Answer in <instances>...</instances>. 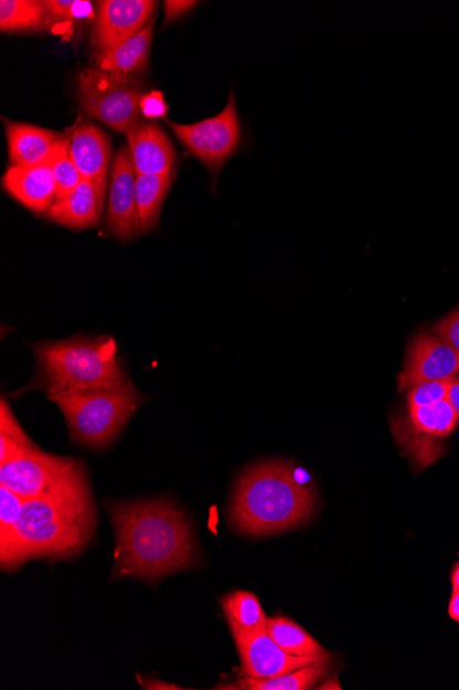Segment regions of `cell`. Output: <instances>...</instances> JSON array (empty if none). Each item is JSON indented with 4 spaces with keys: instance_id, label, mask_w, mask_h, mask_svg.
<instances>
[{
    "instance_id": "cell-1",
    "label": "cell",
    "mask_w": 459,
    "mask_h": 690,
    "mask_svg": "<svg viewBox=\"0 0 459 690\" xmlns=\"http://www.w3.org/2000/svg\"><path fill=\"white\" fill-rule=\"evenodd\" d=\"M116 535L115 577L156 581L198 562L192 524L170 499L109 502Z\"/></svg>"
},
{
    "instance_id": "cell-2",
    "label": "cell",
    "mask_w": 459,
    "mask_h": 690,
    "mask_svg": "<svg viewBox=\"0 0 459 690\" xmlns=\"http://www.w3.org/2000/svg\"><path fill=\"white\" fill-rule=\"evenodd\" d=\"M97 528V509L84 466L53 492L26 499L0 565L14 571L33 559L82 553Z\"/></svg>"
},
{
    "instance_id": "cell-3",
    "label": "cell",
    "mask_w": 459,
    "mask_h": 690,
    "mask_svg": "<svg viewBox=\"0 0 459 690\" xmlns=\"http://www.w3.org/2000/svg\"><path fill=\"white\" fill-rule=\"evenodd\" d=\"M316 503V489L300 482L292 461L268 460L239 477L230 519L245 535H274L305 526Z\"/></svg>"
},
{
    "instance_id": "cell-4",
    "label": "cell",
    "mask_w": 459,
    "mask_h": 690,
    "mask_svg": "<svg viewBox=\"0 0 459 690\" xmlns=\"http://www.w3.org/2000/svg\"><path fill=\"white\" fill-rule=\"evenodd\" d=\"M38 360L36 383L47 396L95 391L128 381L114 338L76 337L33 347Z\"/></svg>"
},
{
    "instance_id": "cell-5",
    "label": "cell",
    "mask_w": 459,
    "mask_h": 690,
    "mask_svg": "<svg viewBox=\"0 0 459 690\" xmlns=\"http://www.w3.org/2000/svg\"><path fill=\"white\" fill-rule=\"evenodd\" d=\"M49 399L63 411L71 437L97 449L109 447L143 403L130 380L114 388L53 394Z\"/></svg>"
},
{
    "instance_id": "cell-6",
    "label": "cell",
    "mask_w": 459,
    "mask_h": 690,
    "mask_svg": "<svg viewBox=\"0 0 459 690\" xmlns=\"http://www.w3.org/2000/svg\"><path fill=\"white\" fill-rule=\"evenodd\" d=\"M77 85L84 113L110 129L127 135L141 121L139 115L145 93L132 76L117 75L97 66L82 71Z\"/></svg>"
},
{
    "instance_id": "cell-7",
    "label": "cell",
    "mask_w": 459,
    "mask_h": 690,
    "mask_svg": "<svg viewBox=\"0 0 459 690\" xmlns=\"http://www.w3.org/2000/svg\"><path fill=\"white\" fill-rule=\"evenodd\" d=\"M175 132L179 141L203 161L212 174H217L223 164L237 152L243 138L241 132L237 102L234 93H230L226 108L214 118L194 125H178L166 120Z\"/></svg>"
},
{
    "instance_id": "cell-8",
    "label": "cell",
    "mask_w": 459,
    "mask_h": 690,
    "mask_svg": "<svg viewBox=\"0 0 459 690\" xmlns=\"http://www.w3.org/2000/svg\"><path fill=\"white\" fill-rule=\"evenodd\" d=\"M82 466L76 459L39 448L25 450L0 464V484L24 499H33L53 492Z\"/></svg>"
},
{
    "instance_id": "cell-9",
    "label": "cell",
    "mask_w": 459,
    "mask_h": 690,
    "mask_svg": "<svg viewBox=\"0 0 459 690\" xmlns=\"http://www.w3.org/2000/svg\"><path fill=\"white\" fill-rule=\"evenodd\" d=\"M152 0H103L98 3L94 47L98 60L149 25L156 10Z\"/></svg>"
},
{
    "instance_id": "cell-10",
    "label": "cell",
    "mask_w": 459,
    "mask_h": 690,
    "mask_svg": "<svg viewBox=\"0 0 459 690\" xmlns=\"http://www.w3.org/2000/svg\"><path fill=\"white\" fill-rule=\"evenodd\" d=\"M233 637L237 645L243 676L256 680L288 675L319 660L285 652L274 643L267 627L254 633L233 631Z\"/></svg>"
},
{
    "instance_id": "cell-11",
    "label": "cell",
    "mask_w": 459,
    "mask_h": 690,
    "mask_svg": "<svg viewBox=\"0 0 459 690\" xmlns=\"http://www.w3.org/2000/svg\"><path fill=\"white\" fill-rule=\"evenodd\" d=\"M458 372L459 355L455 350L433 333H419L408 344L405 369L397 383L399 391H408L419 383L452 380Z\"/></svg>"
},
{
    "instance_id": "cell-12",
    "label": "cell",
    "mask_w": 459,
    "mask_h": 690,
    "mask_svg": "<svg viewBox=\"0 0 459 690\" xmlns=\"http://www.w3.org/2000/svg\"><path fill=\"white\" fill-rule=\"evenodd\" d=\"M137 174L128 145L116 155L111 167L108 216L106 225L116 237L131 241L141 233L136 200Z\"/></svg>"
},
{
    "instance_id": "cell-13",
    "label": "cell",
    "mask_w": 459,
    "mask_h": 690,
    "mask_svg": "<svg viewBox=\"0 0 459 690\" xmlns=\"http://www.w3.org/2000/svg\"><path fill=\"white\" fill-rule=\"evenodd\" d=\"M65 139V138H64ZM61 141L52 158L33 167H10L4 172L2 185L4 191L17 202L36 214L47 213L57 200V182H55L54 163L58 158Z\"/></svg>"
},
{
    "instance_id": "cell-14",
    "label": "cell",
    "mask_w": 459,
    "mask_h": 690,
    "mask_svg": "<svg viewBox=\"0 0 459 690\" xmlns=\"http://www.w3.org/2000/svg\"><path fill=\"white\" fill-rule=\"evenodd\" d=\"M70 153L83 180L93 182L98 202L104 205L110 163L108 137L94 125L78 126L70 137Z\"/></svg>"
},
{
    "instance_id": "cell-15",
    "label": "cell",
    "mask_w": 459,
    "mask_h": 690,
    "mask_svg": "<svg viewBox=\"0 0 459 690\" xmlns=\"http://www.w3.org/2000/svg\"><path fill=\"white\" fill-rule=\"evenodd\" d=\"M126 136L137 176H162L173 170L175 149L159 125L139 121Z\"/></svg>"
},
{
    "instance_id": "cell-16",
    "label": "cell",
    "mask_w": 459,
    "mask_h": 690,
    "mask_svg": "<svg viewBox=\"0 0 459 690\" xmlns=\"http://www.w3.org/2000/svg\"><path fill=\"white\" fill-rule=\"evenodd\" d=\"M11 167H33L52 158L64 138L41 127L4 119Z\"/></svg>"
},
{
    "instance_id": "cell-17",
    "label": "cell",
    "mask_w": 459,
    "mask_h": 690,
    "mask_svg": "<svg viewBox=\"0 0 459 690\" xmlns=\"http://www.w3.org/2000/svg\"><path fill=\"white\" fill-rule=\"evenodd\" d=\"M100 213L103 205L98 202L93 182L83 180L74 192L55 202L46 215L60 225L83 231L98 226Z\"/></svg>"
},
{
    "instance_id": "cell-18",
    "label": "cell",
    "mask_w": 459,
    "mask_h": 690,
    "mask_svg": "<svg viewBox=\"0 0 459 690\" xmlns=\"http://www.w3.org/2000/svg\"><path fill=\"white\" fill-rule=\"evenodd\" d=\"M152 41L153 24H149L138 35L128 39L100 59L99 68L122 76L141 74L148 68Z\"/></svg>"
},
{
    "instance_id": "cell-19",
    "label": "cell",
    "mask_w": 459,
    "mask_h": 690,
    "mask_svg": "<svg viewBox=\"0 0 459 690\" xmlns=\"http://www.w3.org/2000/svg\"><path fill=\"white\" fill-rule=\"evenodd\" d=\"M173 170L162 176H137L136 200L141 233H149L159 224L162 204L170 192Z\"/></svg>"
},
{
    "instance_id": "cell-20",
    "label": "cell",
    "mask_w": 459,
    "mask_h": 690,
    "mask_svg": "<svg viewBox=\"0 0 459 690\" xmlns=\"http://www.w3.org/2000/svg\"><path fill=\"white\" fill-rule=\"evenodd\" d=\"M267 631L274 643L285 652L301 658H328L329 654L322 645L312 638L298 623L288 617H271L267 622Z\"/></svg>"
},
{
    "instance_id": "cell-21",
    "label": "cell",
    "mask_w": 459,
    "mask_h": 690,
    "mask_svg": "<svg viewBox=\"0 0 459 690\" xmlns=\"http://www.w3.org/2000/svg\"><path fill=\"white\" fill-rule=\"evenodd\" d=\"M46 2L38 0H2L0 30L2 32L41 31L49 25Z\"/></svg>"
},
{
    "instance_id": "cell-22",
    "label": "cell",
    "mask_w": 459,
    "mask_h": 690,
    "mask_svg": "<svg viewBox=\"0 0 459 690\" xmlns=\"http://www.w3.org/2000/svg\"><path fill=\"white\" fill-rule=\"evenodd\" d=\"M230 630L254 633L267 627L268 617L259 598L249 592H234L222 599Z\"/></svg>"
},
{
    "instance_id": "cell-23",
    "label": "cell",
    "mask_w": 459,
    "mask_h": 690,
    "mask_svg": "<svg viewBox=\"0 0 459 690\" xmlns=\"http://www.w3.org/2000/svg\"><path fill=\"white\" fill-rule=\"evenodd\" d=\"M328 660L329 658L319 659L288 675L268 678V680L244 677L239 680L238 687L249 690H308L316 687L318 681L328 675Z\"/></svg>"
},
{
    "instance_id": "cell-24",
    "label": "cell",
    "mask_w": 459,
    "mask_h": 690,
    "mask_svg": "<svg viewBox=\"0 0 459 690\" xmlns=\"http://www.w3.org/2000/svg\"><path fill=\"white\" fill-rule=\"evenodd\" d=\"M36 445L22 431L9 404L2 400L0 404V464L25 450L36 449Z\"/></svg>"
},
{
    "instance_id": "cell-25",
    "label": "cell",
    "mask_w": 459,
    "mask_h": 690,
    "mask_svg": "<svg viewBox=\"0 0 459 690\" xmlns=\"http://www.w3.org/2000/svg\"><path fill=\"white\" fill-rule=\"evenodd\" d=\"M25 500L11 489L0 487V552L9 546L13 538Z\"/></svg>"
},
{
    "instance_id": "cell-26",
    "label": "cell",
    "mask_w": 459,
    "mask_h": 690,
    "mask_svg": "<svg viewBox=\"0 0 459 690\" xmlns=\"http://www.w3.org/2000/svg\"><path fill=\"white\" fill-rule=\"evenodd\" d=\"M55 182H57V200L68 197L81 185L83 178L70 153V139H64L58 158L54 163Z\"/></svg>"
},
{
    "instance_id": "cell-27",
    "label": "cell",
    "mask_w": 459,
    "mask_h": 690,
    "mask_svg": "<svg viewBox=\"0 0 459 690\" xmlns=\"http://www.w3.org/2000/svg\"><path fill=\"white\" fill-rule=\"evenodd\" d=\"M452 380L424 382L408 389V407H423V405L444 402L449 396Z\"/></svg>"
},
{
    "instance_id": "cell-28",
    "label": "cell",
    "mask_w": 459,
    "mask_h": 690,
    "mask_svg": "<svg viewBox=\"0 0 459 690\" xmlns=\"http://www.w3.org/2000/svg\"><path fill=\"white\" fill-rule=\"evenodd\" d=\"M46 6L50 13L65 19L84 20L94 14L93 3L82 0H49Z\"/></svg>"
},
{
    "instance_id": "cell-29",
    "label": "cell",
    "mask_w": 459,
    "mask_h": 690,
    "mask_svg": "<svg viewBox=\"0 0 459 690\" xmlns=\"http://www.w3.org/2000/svg\"><path fill=\"white\" fill-rule=\"evenodd\" d=\"M408 413H410L412 425L417 433L439 437V415L435 405L408 407Z\"/></svg>"
},
{
    "instance_id": "cell-30",
    "label": "cell",
    "mask_w": 459,
    "mask_h": 690,
    "mask_svg": "<svg viewBox=\"0 0 459 690\" xmlns=\"http://www.w3.org/2000/svg\"><path fill=\"white\" fill-rule=\"evenodd\" d=\"M434 336L449 344L459 355V309L451 311L434 327Z\"/></svg>"
},
{
    "instance_id": "cell-31",
    "label": "cell",
    "mask_w": 459,
    "mask_h": 690,
    "mask_svg": "<svg viewBox=\"0 0 459 690\" xmlns=\"http://www.w3.org/2000/svg\"><path fill=\"white\" fill-rule=\"evenodd\" d=\"M168 105L164 94L161 92H150L145 94L141 102V114L147 119L166 118Z\"/></svg>"
},
{
    "instance_id": "cell-32",
    "label": "cell",
    "mask_w": 459,
    "mask_h": 690,
    "mask_svg": "<svg viewBox=\"0 0 459 690\" xmlns=\"http://www.w3.org/2000/svg\"><path fill=\"white\" fill-rule=\"evenodd\" d=\"M195 4H198V2H193V0H166L164 25L171 24V22L177 21L179 17L186 14L188 11L192 10Z\"/></svg>"
},
{
    "instance_id": "cell-33",
    "label": "cell",
    "mask_w": 459,
    "mask_h": 690,
    "mask_svg": "<svg viewBox=\"0 0 459 690\" xmlns=\"http://www.w3.org/2000/svg\"><path fill=\"white\" fill-rule=\"evenodd\" d=\"M447 402L451 404V407L455 408L456 414L458 416L459 422V378L456 376L451 382L449 396H447Z\"/></svg>"
},
{
    "instance_id": "cell-34",
    "label": "cell",
    "mask_w": 459,
    "mask_h": 690,
    "mask_svg": "<svg viewBox=\"0 0 459 690\" xmlns=\"http://www.w3.org/2000/svg\"><path fill=\"white\" fill-rule=\"evenodd\" d=\"M449 616L452 620L459 622V592H452L449 605Z\"/></svg>"
},
{
    "instance_id": "cell-35",
    "label": "cell",
    "mask_w": 459,
    "mask_h": 690,
    "mask_svg": "<svg viewBox=\"0 0 459 690\" xmlns=\"http://www.w3.org/2000/svg\"><path fill=\"white\" fill-rule=\"evenodd\" d=\"M451 584H452V592L458 593L459 592V562L455 566V570H452L451 572Z\"/></svg>"
}]
</instances>
